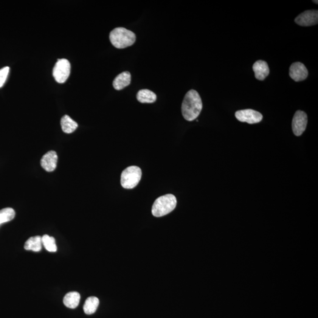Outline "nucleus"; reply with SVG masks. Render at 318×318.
I'll use <instances>...</instances> for the list:
<instances>
[{
  "label": "nucleus",
  "instance_id": "2",
  "mask_svg": "<svg viewBox=\"0 0 318 318\" xmlns=\"http://www.w3.org/2000/svg\"><path fill=\"white\" fill-rule=\"evenodd\" d=\"M110 40L117 49H122L132 46L136 41L133 32L123 27H117L110 33Z\"/></svg>",
  "mask_w": 318,
  "mask_h": 318
},
{
  "label": "nucleus",
  "instance_id": "6",
  "mask_svg": "<svg viewBox=\"0 0 318 318\" xmlns=\"http://www.w3.org/2000/svg\"><path fill=\"white\" fill-rule=\"evenodd\" d=\"M235 117L239 122L249 124H256L261 122L263 119L261 112L252 109H245L235 112Z\"/></svg>",
  "mask_w": 318,
  "mask_h": 318
},
{
  "label": "nucleus",
  "instance_id": "20",
  "mask_svg": "<svg viewBox=\"0 0 318 318\" xmlns=\"http://www.w3.org/2000/svg\"><path fill=\"white\" fill-rule=\"evenodd\" d=\"M10 72L9 67H5L0 69V88L4 86L7 80L8 73Z\"/></svg>",
  "mask_w": 318,
  "mask_h": 318
},
{
  "label": "nucleus",
  "instance_id": "9",
  "mask_svg": "<svg viewBox=\"0 0 318 318\" xmlns=\"http://www.w3.org/2000/svg\"><path fill=\"white\" fill-rule=\"evenodd\" d=\"M289 75L292 79L298 82L305 80L308 77V71L303 63L296 62L290 67Z\"/></svg>",
  "mask_w": 318,
  "mask_h": 318
},
{
  "label": "nucleus",
  "instance_id": "12",
  "mask_svg": "<svg viewBox=\"0 0 318 318\" xmlns=\"http://www.w3.org/2000/svg\"><path fill=\"white\" fill-rule=\"evenodd\" d=\"M131 83V75L129 72H125L120 73L114 78L112 86L117 91L125 88L127 86L130 85Z\"/></svg>",
  "mask_w": 318,
  "mask_h": 318
},
{
  "label": "nucleus",
  "instance_id": "10",
  "mask_svg": "<svg viewBox=\"0 0 318 318\" xmlns=\"http://www.w3.org/2000/svg\"><path fill=\"white\" fill-rule=\"evenodd\" d=\"M58 156L55 151H50L45 154L41 160L42 168L48 172H52L57 167Z\"/></svg>",
  "mask_w": 318,
  "mask_h": 318
},
{
  "label": "nucleus",
  "instance_id": "21",
  "mask_svg": "<svg viewBox=\"0 0 318 318\" xmlns=\"http://www.w3.org/2000/svg\"><path fill=\"white\" fill-rule=\"evenodd\" d=\"M313 2H315V3L318 4V1H313Z\"/></svg>",
  "mask_w": 318,
  "mask_h": 318
},
{
  "label": "nucleus",
  "instance_id": "17",
  "mask_svg": "<svg viewBox=\"0 0 318 318\" xmlns=\"http://www.w3.org/2000/svg\"><path fill=\"white\" fill-rule=\"evenodd\" d=\"M42 247L41 237L36 236L28 239L24 244V249L27 250H33L34 252H40Z\"/></svg>",
  "mask_w": 318,
  "mask_h": 318
},
{
  "label": "nucleus",
  "instance_id": "13",
  "mask_svg": "<svg viewBox=\"0 0 318 318\" xmlns=\"http://www.w3.org/2000/svg\"><path fill=\"white\" fill-rule=\"evenodd\" d=\"M80 300V294L77 292H71L65 295L63 299V303L66 307L75 309L77 307Z\"/></svg>",
  "mask_w": 318,
  "mask_h": 318
},
{
  "label": "nucleus",
  "instance_id": "11",
  "mask_svg": "<svg viewBox=\"0 0 318 318\" xmlns=\"http://www.w3.org/2000/svg\"><path fill=\"white\" fill-rule=\"evenodd\" d=\"M253 70L255 73L256 78L262 81L265 79L269 74V68L268 63L263 60L256 61L253 66Z\"/></svg>",
  "mask_w": 318,
  "mask_h": 318
},
{
  "label": "nucleus",
  "instance_id": "3",
  "mask_svg": "<svg viewBox=\"0 0 318 318\" xmlns=\"http://www.w3.org/2000/svg\"><path fill=\"white\" fill-rule=\"evenodd\" d=\"M177 205L176 197L171 194L160 196L154 201L151 212L155 217H162L172 212Z\"/></svg>",
  "mask_w": 318,
  "mask_h": 318
},
{
  "label": "nucleus",
  "instance_id": "16",
  "mask_svg": "<svg viewBox=\"0 0 318 318\" xmlns=\"http://www.w3.org/2000/svg\"><path fill=\"white\" fill-rule=\"evenodd\" d=\"M99 305V300L95 297H91L86 300L83 306L84 313L86 315H92L95 313Z\"/></svg>",
  "mask_w": 318,
  "mask_h": 318
},
{
  "label": "nucleus",
  "instance_id": "8",
  "mask_svg": "<svg viewBox=\"0 0 318 318\" xmlns=\"http://www.w3.org/2000/svg\"><path fill=\"white\" fill-rule=\"evenodd\" d=\"M295 21L297 24L303 27L316 25L318 22V11L315 10L304 11L295 19Z\"/></svg>",
  "mask_w": 318,
  "mask_h": 318
},
{
  "label": "nucleus",
  "instance_id": "1",
  "mask_svg": "<svg viewBox=\"0 0 318 318\" xmlns=\"http://www.w3.org/2000/svg\"><path fill=\"white\" fill-rule=\"evenodd\" d=\"M203 108L202 101L198 92L190 90L186 94L182 105V113L185 120L193 121L198 118Z\"/></svg>",
  "mask_w": 318,
  "mask_h": 318
},
{
  "label": "nucleus",
  "instance_id": "14",
  "mask_svg": "<svg viewBox=\"0 0 318 318\" xmlns=\"http://www.w3.org/2000/svg\"><path fill=\"white\" fill-rule=\"evenodd\" d=\"M137 99L142 103H153L157 99L156 94L148 89H143L137 94Z\"/></svg>",
  "mask_w": 318,
  "mask_h": 318
},
{
  "label": "nucleus",
  "instance_id": "15",
  "mask_svg": "<svg viewBox=\"0 0 318 318\" xmlns=\"http://www.w3.org/2000/svg\"><path fill=\"white\" fill-rule=\"evenodd\" d=\"M62 130L64 133L70 134L74 132L78 128V124L73 120L71 117L65 115L61 119Z\"/></svg>",
  "mask_w": 318,
  "mask_h": 318
},
{
  "label": "nucleus",
  "instance_id": "18",
  "mask_svg": "<svg viewBox=\"0 0 318 318\" xmlns=\"http://www.w3.org/2000/svg\"><path fill=\"white\" fill-rule=\"evenodd\" d=\"M15 215V211L12 208L7 207L0 210V225L12 221Z\"/></svg>",
  "mask_w": 318,
  "mask_h": 318
},
{
  "label": "nucleus",
  "instance_id": "4",
  "mask_svg": "<svg viewBox=\"0 0 318 318\" xmlns=\"http://www.w3.org/2000/svg\"><path fill=\"white\" fill-rule=\"evenodd\" d=\"M142 170L139 167H128L121 174V185L126 189H131L137 187L142 178Z\"/></svg>",
  "mask_w": 318,
  "mask_h": 318
},
{
  "label": "nucleus",
  "instance_id": "19",
  "mask_svg": "<svg viewBox=\"0 0 318 318\" xmlns=\"http://www.w3.org/2000/svg\"><path fill=\"white\" fill-rule=\"evenodd\" d=\"M42 244H43L45 248L50 252L57 251V247L56 246L55 239L51 236L45 235L41 238Z\"/></svg>",
  "mask_w": 318,
  "mask_h": 318
},
{
  "label": "nucleus",
  "instance_id": "5",
  "mask_svg": "<svg viewBox=\"0 0 318 318\" xmlns=\"http://www.w3.org/2000/svg\"><path fill=\"white\" fill-rule=\"evenodd\" d=\"M70 70L71 66L69 60L65 58L58 59L53 69V77L57 83H65L69 77Z\"/></svg>",
  "mask_w": 318,
  "mask_h": 318
},
{
  "label": "nucleus",
  "instance_id": "7",
  "mask_svg": "<svg viewBox=\"0 0 318 318\" xmlns=\"http://www.w3.org/2000/svg\"><path fill=\"white\" fill-rule=\"evenodd\" d=\"M307 114L303 111H298L292 119V128L295 136H300L305 131L307 126Z\"/></svg>",
  "mask_w": 318,
  "mask_h": 318
}]
</instances>
